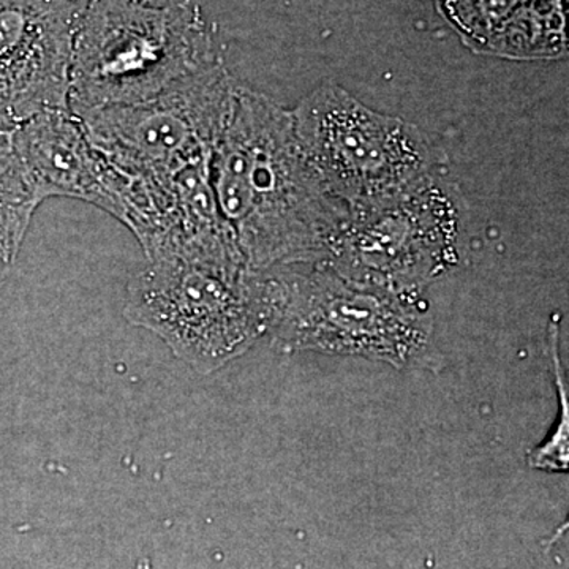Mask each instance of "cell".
<instances>
[{"mask_svg": "<svg viewBox=\"0 0 569 569\" xmlns=\"http://www.w3.org/2000/svg\"><path fill=\"white\" fill-rule=\"evenodd\" d=\"M89 0H0V132L69 108L71 54Z\"/></svg>", "mask_w": 569, "mask_h": 569, "instance_id": "ba28073f", "label": "cell"}, {"mask_svg": "<svg viewBox=\"0 0 569 569\" xmlns=\"http://www.w3.org/2000/svg\"><path fill=\"white\" fill-rule=\"evenodd\" d=\"M141 2L157 3V6H168V3L186 2V0H141Z\"/></svg>", "mask_w": 569, "mask_h": 569, "instance_id": "7c38bea8", "label": "cell"}, {"mask_svg": "<svg viewBox=\"0 0 569 569\" xmlns=\"http://www.w3.org/2000/svg\"><path fill=\"white\" fill-rule=\"evenodd\" d=\"M236 88L220 59L144 102L78 116L92 144L122 173L168 178L211 163Z\"/></svg>", "mask_w": 569, "mask_h": 569, "instance_id": "52a82bcc", "label": "cell"}, {"mask_svg": "<svg viewBox=\"0 0 569 569\" xmlns=\"http://www.w3.org/2000/svg\"><path fill=\"white\" fill-rule=\"evenodd\" d=\"M148 261L129 284L123 313L194 369L211 372L269 332L274 276L250 269L234 244L182 247Z\"/></svg>", "mask_w": 569, "mask_h": 569, "instance_id": "7a4b0ae2", "label": "cell"}, {"mask_svg": "<svg viewBox=\"0 0 569 569\" xmlns=\"http://www.w3.org/2000/svg\"><path fill=\"white\" fill-rule=\"evenodd\" d=\"M552 331H549V346L550 353L553 359V370H556L557 388L560 395V422L556 429L549 433L548 440L541 447L535 449L530 455L529 463L531 467L539 468V470L549 471H565L568 468V399L567 388H565L563 370H561V362L559 356V335H557L556 326H552Z\"/></svg>", "mask_w": 569, "mask_h": 569, "instance_id": "8fae6325", "label": "cell"}, {"mask_svg": "<svg viewBox=\"0 0 569 569\" xmlns=\"http://www.w3.org/2000/svg\"><path fill=\"white\" fill-rule=\"evenodd\" d=\"M209 174L220 217L250 269L328 258L348 208L307 159L291 111L238 82Z\"/></svg>", "mask_w": 569, "mask_h": 569, "instance_id": "6da1fadb", "label": "cell"}, {"mask_svg": "<svg viewBox=\"0 0 569 569\" xmlns=\"http://www.w3.org/2000/svg\"><path fill=\"white\" fill-rule=\"evenodd\" d=\"M291 116L313 170L347 208L399 192L445 160L415 123L373 111L337 84L309 93Z\"/></svg>", "mask_w": 569, "mask_h": 569, "instance_id": "8992f818", "label": "cell"}, {"mask_svg": "<svg viewBox=\"0 0 569 569\" xmlns=\"http://www.w3.org/2000/svg\"><path fill=\"white\" fill-rule=\"evenodd\" d=\"M269 332L290 351L355 355L396 367L425 356L432 320L415 293L356 282L326 261L272 268Z\"/></svg>", "mask_w": 569, "mask_h": 569, "instance_id": "277c9868", "label": "cell"}, {"mask_svg": "<svg viewBox=\"0 0 569 569\" xmlns=\"http://www.w3.org/2000/svg\"><path fill=\"white\" fill-rule=\"evenodd\" d=\"M40 204L11 144L10 133L0 132V282L13 268Z\"/></svg>", "mask_w": 569, "mask_h": 569, "instance_id": "30bf717a", "label": "cell"}, {"mask_svg": "<svg viewBox=\"0 0 569 569\" xmlns=\"http://www.w3.org/2000/svg\"><path fill=\"white\" fill-rule=\"evenodd\" d=\"M220 61L211 28L193 2L89 0L71 54L74 114L144 102Z\"/></svg>", "mask_w": 569, "mask_h": 569, "instance_id": "3957f363", "label": "cell"}, {"mask_svg": "<svg viewBox=\"0 0 569 569\" xmlns=\"http://www.w3.org/2000/svg\"><path fill=\"white\" fill-rule=\"evenodd\" d=\"M10 138L40 203L74 198L119 219L126 174L92 144L70 108L40 112Z\"/></svg>", "mask_w": 569, "mask_h": 569, "instance_id": "9c48e42d", "label": "cell"}, {"mask_svg": "<svg viewBox=\"0 0 569 569\" xmlns=\"http://www.w3.org/2000/svg\"><path fill=\"white\" fill-rule=\"evenodd\" d=\"M466 201L437 173L348 208L326 263L356 282L418 295L459 260Z\"/></svg>", "mask_w": 569, "mask_h": 569, "instance_id": "5b68a950", "label": "cell"}]
</instances>
